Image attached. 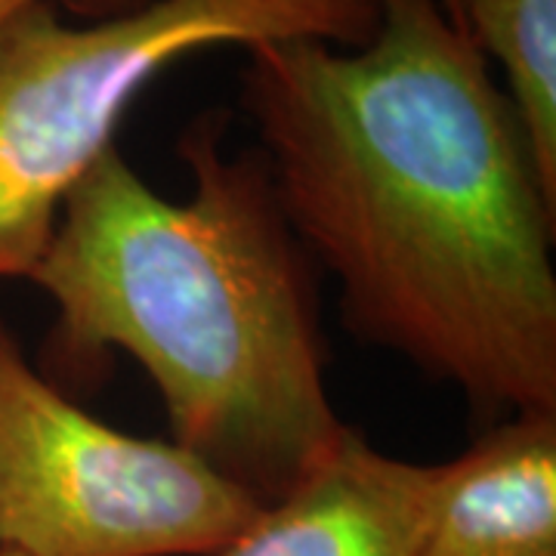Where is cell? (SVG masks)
Listing matches in <instances>:
<instances>
[{
    "label": "cell",
    "mask_w": 556,
    "mask_h": 556,
    "mask_svg": "<svg viewBox=\"0 0 556 556\" xmlns=\"http://www.w3.org/2000/svg\"><path fill=\"white\" fill-rule=\"evenodd\" d=\"M365 47H248L241 109L343 321L479 415L556 412V201L477 40L378 0Z\"/></svg>",
    "instance_id": "6da1fadb"
},
{
    "label": "cell",
    "mask_w": 556,
    "mask_h": 556,
    "mask_svg": "<svg viewBox=\"0 0 556 556\" xmlns=\"http://www.w3.org/2000/svg\"><path fill=\"white\" fill-rule=\"evenodd\" d=\"M229 124V109H207L179 134L182 201L112 146L65 195L28 278L56 303L65 375H93L112 350L134 356L170 439L269 507L350 427L325 383L313 260L263 152L226 149Z\"/></svg>",
    "instance_id": "7a4b0ae2"
},
{
    "label": "cell",
    "mask_w": 556,
    "mask_h": 556,
    "mask_svg": "<svg viewBox=\"0 0 556 556\" xmlns=\"http://www.w3.org/2000/svg\"><path fill=\"white\" fill-rule=\"evenodd\" d=\"M378 25V0H155L84 25H65L56 3L22 10L0 28V278L31 276L65 195L167 65L263 40L356 50Z\"/></svg>",
    "instance_id": "3957f363"
},
{
    "label": "cell",
    "mask_w": 556,
    "mask_h": 556,
    "mask_svg": "<svg viewBox=\"0 0 556 556\" xmlns=\"http://www.w3.org/2000/svg\"><path fill=\"white\" fill-rule=\"evenodd\" d=\"M263 504L174 439L87 415L0 316V551L20 556H217Z\"/></svg>",
    "instance_id": "277c9868"
},
{
    "label": "cell",
    "mask_w": 556,
    "mask_h": 556,
    "mask_svg": "<svg viewBox=\"0 0 556 556\" xmlns=\"http://www.w3.org/2000/svg\"><path fill=\"white\" fill-rule=\"evenodd\" d=\"M412 556H556V412H519L415 464Z\"/></svg>",
    "instance_id": "5b68a950"
},
{
    "label": "cell",
    "mask_w": 556,
    "mask_h": 556,
    "mask_svg": "<svg viewBox=\"0 0 556 556\" xmlns=\"http://www.w3.org/2000/svg\"><path fill=\"white\" fill-rule=\"evenodd\" d=\"M415 464L346 430L291 495L217 556H412Z\"/></svg>",
    "instance_id": "8992f818"
},
{
    "label": "cell",
    "mask_w": 556,
    "mask_h": 556,
    "mask_svg": "<svg viewBox=\"0 0 556 556\" xmlns=\"http://www.w3.org/2000/svg\"><path fill=\"white\" fill-rule=\"evenodd\" d=\"M467 35L501 65L541 186L556 201V0H467Z\"/></svg>",
    "instance_id": "52a82bcc"
},
{
    "label": "cell",
    "mask_w": 556,
    "mask_h": 556,
    "mask_svg": "<svg viewBox=\"0 0 556 556\" xmlns=\"http://www.w3.org/2000/svg\"><path fill=\"white\" fill-rule=\"evenodd\" d=\"M35 3H62L78 20L102 22L115 20V16H127V13H137V10L155 3V0H0V28L10 20H16L22 10L35 7Z\"/></svg>",
    "instance_id": "ba28073f"
},
{
    "label": "cell",
    "mask_w": 556,
    "mask_h": 556,
    "mask_svg": "<svg viewBox=\"0 0 556 556\" xmlns=\"http://www.w3.org/2000/svg\"><path fill=\"white\" fill-rule=\"evenodd\" d=\"M439 7L452 20V25H457L460 31H467V0H439Z\"/></svg>",
    "instance_id": "9c48e42d"
},
{
    "label": "cell",
    "mask_w": 556,
    "mask_h": 556,
    "mask_svg": "<svg viewBox=\"0 0 556 556\" xmlns=\"http://www.w3.org/2000/svg\"><path fill=\"white\" fill-rule=\"evenodd\" d=\"M0 556H20V554H10V551H0Z\"/></svg>",
    "instance_id": "30bf717a"
}]
</instances>
